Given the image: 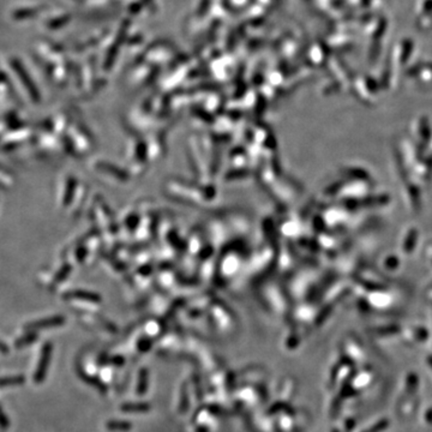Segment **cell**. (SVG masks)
<instances>
[{
	"instance_id": "obj_1",
	"label": "cell",
	"mask_w": 432,
	"mask_h": 432,
	"mask_svg": "<svg viewBox=\"0 0 432 432\" xmlns=\"http://www.w3.org/2000/svg\"><path fill=\"white\" fill-rule=\"evenodd\" d=\"M50 357H52V345L46 344L43 346L40 362H38L37 369H36V371H35V375H34L35 382L40 383L44 380V377H46L47 369H48V366H49Z\"/></svg>"
},
{
	"instance_id": "obj_2",
	"label": "cell",
	"mask_w": 432,
	"mask_h": 432,
	"mask_svg": "<svg viewBox=\"0 0 432 432\" xmlns=\"http://www.w3.org/2000/svg\"><path fill=\"white\" fill-rule=\"evenodd\" d=\"M64 320L60 317L58 318H50V320H43V321H37L34 322V323H31L30 326L28 328H30V329H46V328H50V327H55L59 326V324H61Z\"/></svg>"
},
{
	"instance_id": "obj_3",
	"label": "cell",
	"mask_w": 432,
	"mask_h": 432,
	"mask_svg": "<svg viewBox=\"0 0 432 432\" xmlns=\"http://www.w3.org/2000/svg\"><path fill=\"white\" fill-rule=\"evenodd\" d=\"M24 382V378L22 376H12V377H4L0 380V387H11V386H19Z\"/></svg>"
},
{
	"instance_id": "obj_4",
	"label": "cell",
	"mask_w": 432,
	"mask_h": 432,
	"mask_svg": "<svg viewBox=\"0 0 432 432\" xmlns=\"http://www.w3.org/2000/svg\"><path fill=\"white\" fill-rule=\"evenodd\" d=\"M138 388H137V392H138V394H143V393H145V390H147V384H148V374L147 370H142L141 374H139V381H138Z\"/></svg>"
},
{
	"instance_id": "obj_5",
	"label": "cell",
	"mask_w": 432,
	"mask_h": 432,
	"mask_svg": "<svg viewBox=\"0 0 432 432\" xmlns=\"http://www.w3.org/2000/svg\"><path fill=\"white\" fill-rule=\"evenodd\" d=\"M149 408L150 407H149V405L147 404H130L123 406V410L127 411V412H133V411H136V412H143V411H148Z\"/></svg>"
},
{
	"instance_id": "obj_6",
	"label": "cell",
	"mask_w": 432,
	"mask_h": 432,
	"mask_svg": "<svg viewBox=\"0 0 432 432\" xmlns=\"http://www.w3.org/2000/svg\"><path fill=\"white\" fill-rule=\"evenodd\" d=\"M107 428L109 430H129L131 424H129V422H109Z\"/></svg>"
},
{
	"instance_id": "obj_7",
	"label": "cell",
	"mask_w": 432,
	"mask_h": 432,
	"mask_svg": "<svg viewBox=\"0 0 432 432\" xmlns=\"http://www.w3.org/2000/svg\"><path fill=\"white\" fill-rule=\"evenodd\" d=\"M35 340V335L34 334H30V335H26L24 339H20V340H18V341L16 342V347L17 348H19V347H24V346H26L28 344H30V342H32Z\"/></svg>"
},
{
	"instance_id": "obj_8",
	"label": "cell",
	"mask_w": 432,
	"mask_h": 432,
	"mask_svg": "<svg viewBox=\"0 0 432 432\" xmlns=\"http://www.w3.org/2000/svg\"><path fill=\"white\" fill-rule=\"evenodd\" d=\"M8 420L6 418V416H5L4 412L1 411V408H0V428L2 429H6L8 428Z\"/></svg>"
},
{
	"instance_id": "obj_9",
	"label": "cell",
	"mask_w": 432,
	"mask_h": 432,
	"mask_svg": "<svg viewBox=\"0 0 432 432\" xmlns=\"http://www.w3.org/2000/svg\"><path fill=\"white\" fill-rule=\"evenodd\" d=\"M0 352H1V353H7L8 352L7 346L5 345L2 341H0Z\"/></svg>"
}]
</instances>
